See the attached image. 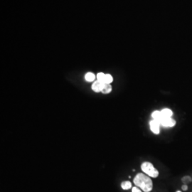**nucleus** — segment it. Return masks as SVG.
Wrapping results in <instances>:
<instances>
[{
    "instance_id": "nucleus-1",
    "label": "nucleus",
    "mask_w": 192,
    "mask_h": 192,
    "mask_svg": "<svg viewBox=\"0 0 192 192\" xmlns=\"http://www.w3.org/2000/svg\"><path fill=\"white\" fill-rule=\"evenodd\" d=\"M134 184L137 187H140L143 191L150 192L152 190V181L150 177L142 173H139L134 178Z\"/></svg>"
},
{
    "instance_id": "nucleus-2",
    "label": "nucleus",
    "mask_w": 192,
    "mask_h": 192,
    "mask_svg": "<svg viewBox=\"0 0 192 192\" xmlns=\"http://www.w3.org/2000/svg\"><path fill=\"white\" fill-rule=\"evenodd\" d=\"M141 169L143 172L147 176L152 178H157L159 176L158 170L156 169L152 163L145 162H143L141 165Z\"/></svg>"
},
{
    "instance_id": "nucleus-3",
    "label": "nucleus",
    "mask_w": 192,
    "mask_h": 192,
    "mask_svg": "<svg viewBox=\"0 0 192 192\" xmlns=\"http://www.w3.org/2000/svg\"><path fill=\"white\" fill-rule=\"evenodd\" d=\"M159 123L164 127H172L176 124V121L171 117H163Z\"/></svg>"
},
{
    "instance_id": "nucleus-4",
    "label": "nucleus",
    "mask_w": 192,
    "mask_h": 192,
    "mask_svg": "<svg viewBox=\"0 0 192 192\" xmlns=\"http://www.w3.org/2000/svg\"><path fill=\"white\" fill-rule=\"evenodd\" d=\"M160 124L157 120H152L150 122V130H152L154 134H159L160 132Z\"/></svg>"
},
{
    "instance_id": "nucleus-5",
    "label": "nucleus",
    "mask_w": 192,
    "mask_h": 192,
    "mask_svg": "<svg viewBox=\"0 0 192 192\" xmlns=\"http://www.w3.org/2000/svg\"><path fill=\"white\" fill-rule=\"evenodd\" d=\"M105 83L103 81H94V83L92 85V90L93 91H95L96 93L101 92L102 90H103V86H104Z\"/></svg>"
},
{
    "instance_id": "nucleus-6",
    "label": "nucleus",
    "mask_w": 192,
    "mask_h": 192,
    "mask_svg": "<svg viewBox=\"0 0 192 192\" xmlns=\"http://www.w3.org/2000/svg\"><path fill=\"white\" fill-rule=\"evenodd\" d=\"M152 117L153 120H157V122H160L162 119L163 118L162 114L161 111H158V110H155L152 113Z\"/></svg>"
},
{
    "instance_id": "nucleus-7",
    "label": "nucleus",
    "mask_w": 192,
    "mask_h": 192,
    "mask_svg": "<svg viewBox=\"0 0 192 192\" xmlns=\"http://www.w3.org/2000/svg\"><path fill=\"white\" fill-rule=\"evenodd\" d=\"M163 117H171L173 115V112L169 108H164L161 110Z\"/></svg>"
},
{
    "instance_id": "nucleus-8",
    "label": "nucleus",
    "mask_w": 192,
    "mask_h": 192,
    "mask_svg": "<svg viewBox=\"0 0 192 192\" xmlns=\"http://www.w3.org/2000/svg\"><path fill=\"white\" fill-rule=\"evenodd\" d=\"M85 81H88V82H93V81H95V74L91 72L87 73L85 75Z\"/></svg>"
},
{
    "instance_id": "nucleus-9",
    "label": "nucleus",
    "mask_w": 192,
    "mask_h": 192,
    "mask_svg": "<svg viewBox=\"0 0 192 192\" xmlns=\"http://www.w3.org/2000/svg\"><path fill=\"white\" fill-rule=\"evenodd\" d=\"M112 91V86L110 84H104V86H103V90H102L101 92L103 94H108L110 93Z\"/></svg>"
},
{
    "instance_id": "nucleus-10",
    "label": "nucleus",
    "mask_w": 192,
    "mask_h": 192,
    "mask_svg": "<svg viewBox=\"0 0 192 192\" xmlns=\"http://www.w3.org/2000/svg\"><path fill=\"white\" fill-rule=\"evenodd\" d=\"M121 187L124 190H128L132 188V183L129 181H124L122 182Z\"/></svg>"
},
{
    "instance_id": "nucleus-11",
    "label": "nucleus",
    "mask_w": 192,
    "mask_h": 192,
    "mask_svg": "<svg viewBox=\"0 0 192 192\" xmlns=\"http://www.w3.org/2000/svg\"><path fill=\"white\" fill-rule=\"evenodd\" d=\"M113 81V78L110 74H105L104 83L106 84H110Z\"/></svg>"
},
{
    "instance_id": "nucleus-12",
    "label": "nucleus",
    "mask_w": 192,
    "mask_h": 192,
    "mask_svg": "<svg viewBox=\"0 0 192 192\" xmlns=\"http://www.w3.org/2000/svg\"><path fill=\"white\" fill-rule=\"evenodd\" d=\"M105 76V74L103 73H98L97 74V81H103V82H104Z\"/></svg>"
},
{
    "instance_id": "nucleus-13",
    "label": "nucleus",
    "mask_w": 192,
    "mask_h": 192,
    "mask_svg": "<svg viewBox=\"0 0 192 192\" xmlns=\"http://www.w3.org/2000/svg\"><path fill=\"white\" fill-rule=\"evenodd\" d=\"M181 181H182L183 183H184L185 184H189V183L191 182V181H192V179L190 177H189V176H187V177H183L182 179H181Z\"/></svg>"
},
{
    "instance_id": "nucleus-14",
    "label": "nucleus",
    "mask_w": 192,
    "mask_h": 192,
    "mask_svg": "<svg viewBox=\"0 0 192 192\" xmlns=\"http://www.w3.org/2000/svg\"><path fill=\"white\" fill-rule=\"evenodd\" d=\"M132 192H142V191L139 188L134 187H133L132 189Z\"/></svg>"
},
{
    "instance_id": "nucleus-15",
    "label": "nucleus",
    "mask_w": 192,
    "mask_h": 192,
    "mask_svg": "<svg viewBox=\"0 0 192 192\" xmlns=\"http://www.w3.org/2000/svg\"><path fill=\"white\" fill-rule=\"evenodd\" d=\"M181 189H182L184 191H187V190L188 189V187H187V184H184V185H183L182 187H181Z\"/></svg>"
},
{
    "instance_id": "nucleus-16",
    "label": "nucleus",
    "mask_w": 192,
    "mask_h": 192,
    "mask_svg": "<svg viewBox=\"0 0 192 192\" xmlns=\"http://www.w3.org/2000/svg\"><path fill=\"white\" fill-rule=\"evenodd\" d=\"M177 192H181V191H177Z\"/></svg>"
}]
</instances>
